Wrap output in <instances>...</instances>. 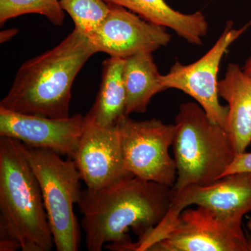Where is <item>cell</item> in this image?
Here are the masks:
<instances>
[{"label": "cell", "instance_id": "1", "mask_svg": "<svg viewBox=\"0 0 251 251\" xmlns=\"http://www.w3.org/2000/svg\"><path fill=\"white\" fill-rule=\"evenodd\" d=\"M173 197V188L134 176L97 191L82 190L77 204L86 248L137 251L166 218Z\"/></svg>", "mask_w": 251, "mask_h": 251}, {"label": "cell", "instance_id": "2", "mask_svg": "<svg viewBox=\"0 0 251 251\" xmlns=\"http://www.w3.org/2000/svg\"><path fill=\"white\" fill-rule=\"evenodd\" d=\"M95 53L88 36L74 28L53 49L23 63L0 107L25 115L69 117L73 84Z\"/></svg>", "mask_w": 251, "mask_h": 251}, {"label": "cell", "instance_id": "3", "mask_svg": "<svg viewBox=\"0 0 251 251\" xmlns=\"http://www.w3.org/2000/svg\"><path fill=\"white\" fill-rule=\"evenodd\" d=\"M9 239L23 251L54 247L40 186L21 142L0 137V240Z\"/></svg>", "mask_w": 251, "mask_h": 251}, {"label": "cell", "instance_id": "4", "mask_svg": "<svg viewBox=\"0 0 251 251\" xmlns=\"http://www.w3.org/2000/svg\"><path fill=\"white\" fill-rule=\"evenodd\" d=\"M175 124V192L206 186L224 176L237 155L226 128L211 121L197 102L181 103Z\"/></svg>", "mask_w": 251, "mask_h": 251}, {"label": "cell", "instance_id": "5", "mask_svg": "<svg viewBox=\"0 0 251 251\" xmlns=\"http://www.w3.org/2000/svg\"><path fill=\"white\" fill-rule=\"evenodd\" d=\"M21 148L40 186L56 250L77 251L80 234L74 204L80 198L82 179L75 161L49 149L22 143Z\"/></svg>", "mask_w": 251, "mask_h": 251}, {"label": "cell", "instance_id": "6", "mask_svg": "<svg viewBox=\"0 0 251 251\" xmlns=\"http://www.w3.org/2000/svg\"><path fill=\"white\" fill-rule=\"evenodd\" d=\"M117 128L126 169L135 177L173 188L176 168L170 148L176 133L175 124L156 119L137 121L125 115Z\"/></svg>", "mask_w": 251, "mask_h": 251}, {"label": "cell", "instance_id": "7", "mask_svg": "<svg viewBox=\"0 0 251 251\" xmlns=\"http://www.w3.org/2000/svg\"><path fill=\"white\" fill-rule=\"evenodd\" d=\"M149 251H251L242 220L228 219L197 206L184 209Z\"/></svg>", "mask_w": 251, "mask_h": 251}, {"label": "cell", "instance_id": "8", "mask_svg": "<svg viewBox=\"0 0 251 251\" xmlns=\"http://www.w3.org/2000/svg\"><path fill=\"white\" fill-rule=\"evenodd\" d=\"M251 27V21L240 28L227 21L219 39L202 57L188 65L176 61L168 74L162 75V84L166 90L175 89L192 97L211 121L225 127L228 108L219 101L220 65L230 46Z\"/></svg>", "mask_w": 251, "mask_h": 251}, {"label": "cell", "instance_id": "9", "mask_svg": "<svg viewBox=\"0 0 251 251\" xmlns=\"http://www.w3.org/2000/svg\"><path fill=\"white\" fill-rule=\"evenodd\" d=\"M191 205L207 208L228 219L243 220L251 213V174L232 173L206 186H191L174 191L166 218L150 236L151 242L164 237L180 213Z\"/></svg>", "mask_w": 251, "mask_h": 251}, {"label": "cell", "instance_id": "10", "mask_svg": "<svg viewBox=\"0 0 251 251\" xmlns=\"http://www.w3.org/2000/svg\"><path fill=\"white\" fill-rule=\"evenodd\" d=\"M99 27L89 36L94 50L126 59L156 51L171 42L168 29L148 22L129 10L115 4Z\"/></svg>", "mask_w": 251, "mask_h": 251}, {"label": "cell", "instance_id": "11", "mask_svg": "<svg viewBox=\"0 0 251 251\" xmlns=\"http://www.w3.org/2000/svg\"><path fill=\"white\" fill-rule=\"evenodd\" d=\"M87 125V117L81 114L54 119L0 107V137L13 138L34 148L49 149L72 159Z\"/></svg>", "mask_w": 251, "mask_h": 251}, {"label": "cell", "instance_id": "12", "mask_svg": "<svg viewBox=\"0 0 251 251\" xmlns=\"http://www.w3.org/2000/svg\"><path fill=\"white\" fill-rule=\"evenodd\" d=\"M74 160L90 190L102 189L133 176L124 163L117 126L104 128L87 121Z\"/></svg>", "mask_w": 251, "mask_h": 251}, {"label": "cell", "instance_id": "13", "mask_svg": "<svg viewBox=\"0 0 251 251\" xmlns=\"http://www.w3.org/2000/svg\"><path fill=\"white\" fill-rule=\"evenodd\" d=\"M218 90L228 108L224 128L237 154L245 152L251 143V77L239 64L229 63Z\"/></svg>", "mask_w": 251, "mask_h": 251}, {"label": "cell", "instance_id": "14", "mask_svg": "<svg viewBox=\"0 0 251 251\" xmlns=\"http://www.w3.org/2000/svg\"><path fill=\"white\" fill-rule=\"evenodd\" d=\"M122 6L153 24L172 29L192 45L201 46L209 31L205 15L198 11L185 14L173 9L166 0H103Z\"/></svg>", "mask_w": 251, "mask_h": 251}, {"label": "cell", "instance_id": "15", "mask_svg": "<svg viewBox=\"0 0 251 251\" xmlns=\"http://www.w3.org/2000/svg\"><path fill=\"white\" fill-rule=\"evenodd\" d=\"M126 115L145 113L156 94L167 90L153 54L143 52L125 59L123 72Z\"/></svg>", "mask_w": 251, "mask_h": 251}, {"label": "cell", "instance_id": "16", "mask_svg": "<svg viewBox=\"0 0 251 251\" xmlns=\"http://www.w3.org/2000/svg\"><path fill=\"white\" fill-rule=\"evenodd\" d=\"M125 62L121 57H110L103 62L100 88L94 105L85 115L89 122L111 128L126 115Z\"/></svg>", "mask_w": 251, "mask_h": 251}, {"label": "cell", "instance_id": "17", "mask_svg": "<svg viewBox=\"0 0 251 251\" xmlns=\"http://www.w3.org/2000/svg\"><path fill=\"white\" fill-rule=\"evenodd\" d=\"M39 14L54 25L64 23V11L59 0H0V24L25 14Z\"/></svg>", "mask_w": 251, "mask_h": 251}, {"label": "cell", "instance_id": "18", "mask_svg": "<svg viewBox=\"0 0 251 251\" xmlns=\"http://www.w3.org/2000/svg\"><path fill=\"white\" fill-rule=\"evenodd\" d=\"M61 8L72 18L75 28L90 36L110 11L103 0H59Z\"/></svg>", "mask_w": 251, "mask_h": 251}, {"label": "cell", "instance_id": "19", "mask_svg": "<svg viewBox=\"0 0 251 251\" xmlns=\"http://www.w3.org/2000/svg\"><path fill=\"white\" fill-rule=\"evenodd\" d=\"M236 173H247L251 174V152L239 153L234 158L232 164L225 173V175Z\"/></svg>", "mask_w": 251, "mask_h": 251}, {"label": "cell", "instance_id": "20", "mask_svg": "<svg viewBox=\"0 0 251 251\" xmlns=\"http://www.w3.org/2000/svg\"><path fill=\"white\" fill-rule=\"evenodd\" d=\"M17 29H9L6 30L1 31L0 34V41L1 44L9 41L11 38L14 37L18 33Z\"/></svg>", "mask_w": 251, "mask_h": 251}, {"label": "cell", "instance_id": "21", "mask_svg": "<svg viewBox=\"0 0 251 251\" xmlns=\"http://www.w3.org/2000/svg\"><path fill=\"white\" fill-rule=\"evenodd\" d=\"M242 69L246 74H247L248 75H250L251 77V43L250 46V54H249L247 59H246L244 65H243Z\"/></svg>", "mask_w": 251, "mask_h": 251}, {"label": "cell", "instance_id": "22", "mask_svg": "<svg viewBox=\"0 0 251 251\" xmlns=\"http://www.w3.org/2000/svg\"><path fill=\"white\" fill-rule=\"evenodd\" d=\"M247 228L248 229V232H249V238L251 240V217L249 218V221H248L247 224Z\"/></svg>", "mask_w": 251, "mask_h": 251}]
</instances>
